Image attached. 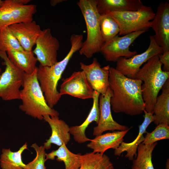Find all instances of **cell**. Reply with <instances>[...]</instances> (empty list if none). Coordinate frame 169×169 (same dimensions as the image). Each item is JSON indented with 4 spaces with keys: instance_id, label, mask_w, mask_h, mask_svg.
Instances as JSON below:
<instances>
[{
    "instance_id": "obj_1",
    "label": "cell",
    "mask_w": 169,
    "mask_h": 169,
    "mask_svg": "<svg viewBox=\"0 0 169 169\" xmlns=\"http://www.w3.org/2000/svg\"><path fill=\"white\" fill-rule=\"evenodd\" d=\"M142 81L123 75L115 68L109 69V87L112 92L110 99L112 110L127 115H139L145 110L141 93Z\"/></svg>"
},
{
    "instance_id": "obj_2",
    "label": "cell",
    "mask_w": 169,
    "mask_h": 169,
    "mask_svg": "<svg viewBox=\"0 0 169 169\" xmlns=\"http://www.w3.org/2000/svg\"><path fill=\"white\" fill-rule=\"evenodd\" d=\"M83 39L82 34H72L70 40V49L62 60L50 66L39 65L37 67L38 80L46 102L52 108L57 104L61 96L57 90L58 82L74 54L81 48Z\"/></svg>"
},
{
    "instance_id": "obj_3",
    "label": "cell",
    "mask_w": 169,
    "mask_h": 169,
    "mask_svg": "<svg viewBox=\"0 0 169 169\" xmlns=\"http://www.w3.org/2000/svg\"><path fill=\"white\" fill-rule=\"evenodd\" d=\"M162 65L158 55L154 56L139 69L135 78L142 82L141 93L145 110L152 114L159 93L169 78V72L163 71Z\"/></svg>"
},
{
    "instance_id": "obj_4",
    "label": "cell",
    "mask_w": 169,
    "mask_h": 169,
    "mask_svg": "<svg viewBox=\"0 0 169 169\" xmlns=\"http://www.w3.org/2000/svg\"><path fill=\"white\" fill-rule=\"evenodd\" d=\"M37 67L31 74H24L19 108L26 114L40 120L46 115L58 116V111L50 107L46 102L37 79Z\"/></svg>"
},
{
    "instance_id": "obj_5",
    "label": "cell",
    "mask_w": 169,
    "mask_h": 169,
    "mask_svg": "<svg viewBox=\"0 0 169 169\" xmlns=\"http://www.w3.org/2000/svg\"><path fill=\"white\" fill-rule=\"evenodd\" d=\"M83 15L87 31V38L79 51L80 55L91 58L100 52L104 42L100 27V17L96 0H79L77 3Z\"/></svg>"
},
{
    "instance_id": "obj_6",
    "label": "cell",
    "mask_w": 169,
    "mask_h": 169,
    "mask_svg": "<svg viewBox=\"0 0 169 169\" xmlns=\"http://www.w3.org/2000/svg\"><path fill=\"white\" fill-rule=\"evenodd\" d=\"M118 24L120 35H125L140 31H148L151 27V21L155 13L150 6L143 5L134 11L106 12Z\"/></svg>"
},
{
    "instance_id": "obj_7",
    "label": "cell",
    "mask_w": 169,
    "mask_h": 169,
    "mask_svg": "<svg viewBox=\"0 0 169 169\" xmlns=\"http://www.w3.org/2000/svg\"><path fill=\"white\" fill-rule=\"evenodd\" d=\"M0 58L5 66L0 76V98L5 101L20 99V88L23 83L25 73L14 65L6 52L0 50Z\"/></svg>"
},
{
    "instance_id": "obj_8",
    "label": "cell",
    "mask_w": 169,
    "mask_h": 169,
    "mask_svg": "<svg viewBox=\"0 0 169 169\" xmlns=\"http://www.w3.org/2000/svg\"><path fill=\"white\" fill-rule=\"evenodd\" d=\"M147 31H140L119 37L117 35L105 43L100 52L107 61L115 62L121 57L129 58L136 54V51H131L129 47L140 35Z\"/></svg>"
},
{
    "instance_id": "obj_9",
    "label": "cell",
    "mask_w": 169,
    "mask_h": 169,
    "mask_svg": "<svg viewBox=\"0 0 169 169\" xmlns=\"http://www.w3.org/2000/svg\"><path fill=\"white\" fill-rule=\"evenodd\" d=\"M149 39V45L146 51L129 58H120L116 62L115 69L128 78L135 79L136 73L143 64L153 57L163 53L162 48L157 44L153 35H150Z\"/></svg>"
},
{
    "instance_id": "obj_10",
    "label": "cell",
    "mask_w": 169,
    "mask_h": 169,
    "mask_svg": "<svg viewBox=\"0 0 169 169\" xmlns=\"http://www.w3.org/2000/svg\"><path fill=\"white\" fill-rule=\"evenodd\" d=\"M36 12L35 5H22L14 0H5L0 8V30L14 24L32 21Z\"/></svg>"
},
{
    "instance_id": "obj_11",
    "label": "cell",
    "mask_w": 169,
    "mask_h": 169,
    "mask_svg": "<svg viewBox=\"0 0 169 169\" xmlns=\"http://www.w3.org/2000/svg\"><path fill=\"white\" fill-rule=\"evenodd\" d=\"M35 45L33 51L40 65L50 66L58 62L57 53L60 44L58 39L52 34L50 28L42 30Z\"/></svg>"
},
{
    "instance_id": "obj_12",
    "label": "cell",
    "mask_w": 169,
    "mask_h": 169,
    "mask_svg": "<svg viewBox=\"0 0 169 169\" xmlns=\"http://www.w3.org/2000/svg\"><path fill=\"white\" fill-rule=\"evenodd\" d=\"M94 90L83 71L74 72L60 85L59 93L82 99H93Z\"/></svg>"
},
{
    "instance_id": "obj_13",
    "label": "cell",
    "mask_w": 169,
    "mask_h": 169,
    "mask_svg": "<svg viewBox=\"0 0 169 169\" xmlns=\"http://www.w3.org/2000/svg\"><path fill=\"white\" fill-rule=\"evenodd\" d=\"M151 23L156 43L162 48L163 53L169 51V3L167 1L159 4Z\"/></svg>"
},
{
    "instance_id": "obj_14",
    "label": "cell",
    "mask_w": 169,
    "mask_h": 169,
    "mask_svg": "<svg viewBox=\"0 0 169 169\" xmlns=\"http://www.w3.org/2000/svg\"><path fill=\"white\" fill-rule=\"evenodd\" d=\"M111 96L112 92L109 87L104 95L100 94V119L97 125L93 128V136L101 135L104 132L107 131H123L131 129L119 124L113 119L111 114L110 103Z\"/></svg>"
},
{
    "instance_id": "obj_15",
    "label": "cell",
    "mask_w": 169,
    "mask_h": 169,
    "mask_svg": "<svg viewBox=\"0 0 169 169\" xmlns=\"http://www.w3.org/2000/svg\"><path fill=\"white\" fill-rule=\"evenodd\" d=\"M80 68L94 90L104 95L109 87V65L101 67L96 58L87 65L80 63Z\"/></svg>"
},
{
    "instance_id": "obj_16",
    "label": "cell",
    "mask_w": 169,
    "mask_h": 169,
    "mask_svg": "<svg viewBox=\"0 0 169 169\" xmlns=\"http://www.w3.org/2000/svg\"><path fill=\"white\" fill-rule=\"evenodd\" d=\"M8 28L25 50L32 51L42 30L35 21L12 24Z\"/></svg>"
},
{
    "instance_id": "obj_17",
    "label": "cell",
    "mask_w": 169,
    "mask_h": 169,
    "mask_svg": "<svg viewBox=\"0 0 169 169\" xmlns=\"http://www.w3.org/2000/svg\"><path fill=\"white\" fill-rule=\"evenodd\" d=\"M43 119L49 124L51 129L50 136L44 144L45 149H49L52 144L59 146L63 144L66 145L70 139L69 125L58 116L46 115L43 116Z\"/></svg>"
},
{
    "instance_id": "obj_18",
    "label": "cell",
    "mask_w": 169,
    "mask_h": 169,
    "mask_svg": "<svg viewBox=\"0 0 169 169\" xmlns=\"http://www.w3.org/2000/svg\"><path fill=\"white\" fill-rule=\"evenodd\" d=\"M130 129L123 131H114L96 136L87 146L93 150L94 152L103 154L109 149H115L118 148L123 141V138Z\"/></svg>"
},
{
    "instance_id": "obj_19",
    "label": "cell",
    "mask_w": 169,
    "mask_h": 169,
    "mask_svg": "<svg viewBox=\"0 0 169 169\" xmlns=\"http://www.w3.org/2000/svg\"><path fill=\"white\" fill-rule=\"evenodd\" d=\"M144 119L142 123L139 126V132L136 138L133 141L126 143L123 141L120 146L115 149L114 154L115 156H120L124 151H126L127 154L125 157L130 161H132L134 156H136V151L138 145L144 141L145 137L143 135L146 133V129L149 125L154 120L153 114L146 112L145 110Z\"/></svg>"
},
{
    "instance_id": "obj_20",
    "label": "cell",
    "mask_w": 169,
    "mask_h": 169,
    "mask_svg": "<svg viewBox=\"0 0 169 169\" xmlns=\"http://www.w3.org/2000/svg\"><path fill=\"white\" fill-rule=\"evenodd\" d=\"M100 95L98 92L94 91L93 105L87 118L81 125L70 127L69 133L73 136L74 141L78 143H82L91 140L86 137L85 131L89 125L92 122L95 121L97 124L99 123L100 117L99 102Z\"/></svg>"
},
{
    "instance_id": "obj_21",
    "label": "cell",
    "mask_w": 169,
    "mask_h": 169,
    "mask_svg": "<svg viewBox=\"0 0 169 169\" xmlns=\"http://www.w3.org/2000/svg\"><path fill=\"white\" fill-rule=\"evenodd\" d=\"M97 8L100 14L108 12L134 11L143 5L140 0H96Z\"/></svg>"
},
{
    "instance_id": "obj_22",
    "label": "cell",
    "mask_w": 169,
    "mask_h": 169,
    "mask_svg": "<svg viewBox=\"0 0 169 169\" xmlns=\"http://www.w3.org/2000/svg\"><path fill=\"white\" fill-rule=\"evenodd\" d=\"M7 53L12 63L25 73L31 74L37 68L38 61L32 50H10Z\"/></svg>"
},
{
    "instance_id": "obj_23",
    "label": "cell",
    "mask_w": 169,
    "mask_h": 169,
    "mask_svg": "<svg viewBox=\"0 0 169 169\" xmlns=\"http://www.w3.org/2000/svg\"><path fill=\"white\" fill-rule=\"evenodd\" d=\"M161 94L158 96L154 105L153 114L154 122L158 125L161 123L169 125V79L161 89Z\"/></svg>"
},
{
    "instance_id": "obj_24",
    "label": "cell",
    "mask_w": 169,
    "mask_h": 169,
    "mask_svg": "<svg viewBox=\"0 0 169 169\" xmlns=\"http://www.w3.org/2000/svg\"><path fill=\"white\" fill-rule=\"evenodd\" d=\"M81 155L72 152L63 144L56 150L46 154L45 160H53L56 156L57 161L64 162L65 169H79L81 166Z\"/></svg>"
},
{
    "instance_id": "obj_25",
    "label": "cell",
    "mask_w": 169,
    "mask_h": 169,
    "mask_svg": "<svg viewBox=\"0 0 169 169\" xmlns=\"http://www.w3.org/2000/svg\"><path fill=\"white\" fill-rule=\"evenodd\" d=\"M79 169H114L113 163L106 155L92 152L81 155Z\"/></svg>"
},
{
    "instance_id": "obj_26",
    "label": "cell",
    "mask_w": 169,
    "mask_h": 169,
    "mask_svg": "<svg viewBox=\"0 0 169 169\" xmlns=\"http://www.w3.org/2000/svg\"><path fill=\"white\" fill-rule=\"evenodd\" d=\"M26 142L17 151H12L10 148L2 150L0 161L2 169H24L26 166L22 161V155L23 152L27 149Z\"/></svg>"
},
{
    "instance_id": "obj_27",
    "label": "cell",
    "mask_w": 169,
    "mask_h": 169,
    "mask_svg": "<svg viewBox=\"0 0 169 169\" xmlns=\"http://www.w3.org/2000/svg\"><path fill=\"white\" fill-rule=\"evenodd\" d=\"M157 144L156 142L148 145L140 143L137 148V157L132 161L131 169H155L152 161V154Z\"/></svg>"
},
{
    "instance_id": "obj_28",
    "label": "cell",
    "mask_w": 169,
    "mask_h": 169,
    "mask_svg": "<svg viewBox=\"0 0 169 169\" xmlns=\"http://www.w3.org/2000/svg\"><path fill=\"white\" fill-rule=\"evenodd\" d=\"M100 27L101 35L104 43L119 35L120 32V28L116 22L106 13L100 14Z\"/></svg>"
},
{
    "instance_id": "obj_29",
    "label": "cell",
    "mask_w": 169,
    "mask_h": 169,
    "mask_svg": "<svg viewBox=\"0 0 169 169\" xmlns=\"http://www.w3.org/2000/svg\"><path fill=\"white\" fill-rule=\"evenodd\" d=\"M18 40L10 30L8 27L0 30V50L7 52L10 50H22Z\"/></svg>"
},
{
    "instance_id": "obj_30",
    "label": "cell",
    "mask_w": 169,
    "mask_h": 169,
    "mask_svg": "<svg viewBox=\"0 0 169 169\" xmlns=\"http://www.w3.org/2000/svg\"><path fill=\"white\" fill-rule=\"evenodd\" d=\"M142 143L151 145L157 141L169 138V126L165 123L158 124L151 132H146Z\"/></svg>"
},
{
    "instance_id": "obj_31",
    "label": "cell",
    "mask_w": 169,
    "mask_h": 169,
    "mask_svg": "<svg viewBox=\"0 0 169 169\" xmlns=\"http://www.w3.org/2000/svg\"><path fill=\"white\" fill-rule=\"evenodd\" d=\"M31 147L35 151L36 156L32 161L26 164L24 169H46L45 166L46 153L43 146H39L34 143Z\"/></svg>"
},
{
    "instance_id": "obj_32",
    "label": "cell",
    "mask_w": 169,
    "mask_h": 169,
    "mask_svg": "<svg viewBox=\"0 0 169 169\" xmlns=\"http://www.w3.org/2000/svg\"><path fill=\"white\" fill-rule=\"evenodd\" d=\"M160 62L163 65V70L169 72V51L158 55Z\"/></svg>"
},
{
    "instance_id": "obj_33",
    "label": "cell",
    "mask_w": 169,
    "mask_h": 169,
    "mask_svg": "<svg viewBox=\"0 0 169 169\" xmlns=\"http://www.w3.org/2000/svg\"><path fill=\"white\" fill-rule=\"evenodd\" d=\"M14 1L18 4L22 5H25L30 2V0H14Z\"/></svg>"
},
{
    "instance_id": "obj_34",
    "label": "cell",
    "mask_w": 169,
    "mask_h": 169,
    "mask_svg": "<svg viewBox=\"0 0 169 169\" xmlns=\"http://www.w3.org/2000/svg\"><path fill=\"white\" fill-rule=\"evenodd\" d=\"M64 1L63 0H52L50 1V3L51 6H54L57 4L61 3Z\"/></svg>"
},
{
    "instance_id": "obj_35",
    "label": "cell",
    "mask_w": 169,
    "mask_h": 169,
    "mask_svg": "<svg viewBox=\"0 0 169 169\" xmlns=\"http://www.w3.org/2000/svg\"><path fill=\"white\" fill-rule=\"evenodd\" d=\"M4 1L0 0V8L2 7Z\"/></svg>"
},
{
    "instance_id": "obj_36",
    "label": "cell",
    "mask_w": 169,
    "mask_h": 169,
    "mask_svg": "<svg viewBox=\"0 0 169 169\" xmlns=\"http://www.w3.org/2000/svg\"><path fill=\"white\" fill-rule=\"evenodd\" d=\"M1 71H2V69H1V67H0V76L1 75Z\"/></svg>"
}]
</instances>
